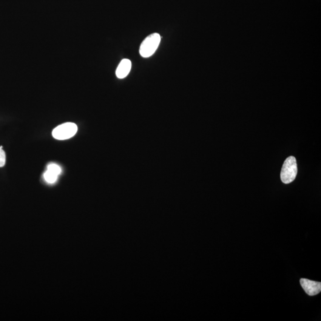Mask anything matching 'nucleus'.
Here are the masks:
<instances>
[{
    "label": "nucleus",
    "instance_id": "6",
    "mask_svg": "<svg viewBox=\"0 0 321 321\" xmlns=\"http://www.w3.org/2000/svg\"><path fill=\"white\" fill-rule=\"evenodd\" d=\"M58 175H56L55 173H54L48 170H47V172L44 173V175L45 181H46L47 183L50 184L55 183L57 180H58Z\"/></svg>",
    "mask_w": 321,
    "mask_h": 321
},
{
    "label": "nucleus",
    "instance_id": "5",
    "mask_svg": "<svg viewBox=\"0 0 321 321\" xmlns=\"http://www.w3.org/2000/svg\"><path fill=\"white\" fill-rule=\"evenodd\" d=\"M132 68V62L129 59H122L119 64L116 74L118 79H124L129 75Z\"/></svg>",
    "mask_w": 321,
    "mask_h": 321
},
{
    "label": "nucleus",
    "instance_id": "1",
    "mask_svg": "<svg viewBox=\"0 0 321 321\" xmlns=\"http://www.w3.org/2000/svg\"><path fill=\"white\" fill-rule=\"evenodd\" d=\"M161 37L160 34L154 33L147 36L141 44L139 53L144 58H149L155 53L160 44Z\"/></svg>",
    "mask_w": 321,
    "mask_h": 321
},
{
    "label": "nucleus",
    "instance_id": "7",
    "mask_svg": "<svg viewBox=\"0 0 321 321\" xmlns=\"http://www.w3.org/2000/svg\"><path fill=\"white\" fill-rule=\"evenodd\" d=\"M47 170H50V171L55 173L56 175H60L61 172V167L58 166V164H50L49 166H48Z\"/></svg>",
    "mask_w": 321,
    "mask_h": 321
},
{
    "label": "nucleus",
    "instance_id": "8",
    "mask_svg": "<svg viewBox=\"0 0 321 321\" xmlns=\"http://www.w3.org/2000/svg\"><path fill=\"white\" fill-rule=\"evenodd\" d=\"M5 153L3 150H2V146H0V167L4 166L5 164Z\"/></svg>",
    "mask_w": 321,
    "mask_h": 321
},
{
    "label": "nucleus",
    "instance_id": "4",
    "mask_svg": "<svg viewBox=\"0 0 321 321\" xmlns=\"http://www.w3.org/2000/svg\"><path fill=\"white\" fill-rule=\"evenodd\" d=\"M301 286L304 291L309 296H313L319 294L321 292V283L302 278L300 281Z\"/></svg>",
    "mask_w": 321,
    "mask_h": 321
},
{
    "label": "nucleus",
    "instance_id": "3",
    "mask_svg": "<svg viewBox=\"0 0 321 321\" xmlns=\"http://www.w3.org/2000/svg\"><path fill=\"white\" fill-rule=\"evenodd\" d=\"M78 131V126L73 123H66L59 125L53 131V136L58 140H66L72 138Z\"/></svg>",
    "mask_w": 321,
    "mask_h": 321
},
{
    "label": "nucleus",
    "instance_id": "2",
    "mask_svg": "<svg viewBox=\"0 0 321 321\" xmlns=\"http://www.w3.org/2000/svg\"><path fill=\"white\" fill-rule=\"evenodd\" d=\"M297 174V166L296 158L289 157L287 158L281 169L280 177L283 183L289 184L293 181Z\"/></svg>",
    "mask_w": 321,
    "mask_h": 321
}]
</instances>
